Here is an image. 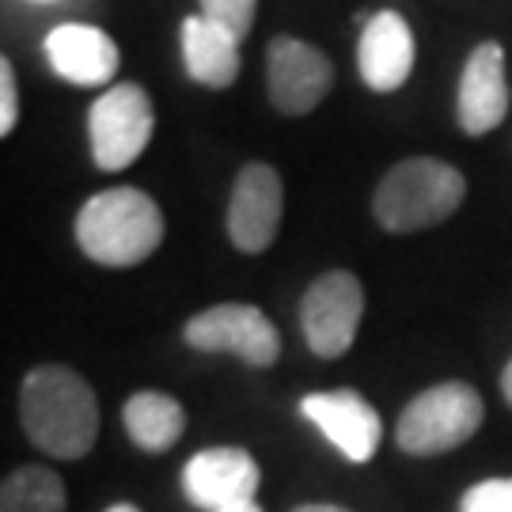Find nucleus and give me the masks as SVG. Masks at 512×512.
Instances as JSON below:
<instances>
[{"mask_svg": "<svg viewBox=\"0 0 512 512\" xmlns=\"http://www.w3.org/2000/svg\"><path fill=\"white\" fill-rule=\"evenodd\" d=\"M334 88V65L323 50L293 35H277L266 46V92L277 114L304 118Z\"/></svg>", "mask_w": 512, "mask_h": 512, "instance_id": "obj_8", "label": "nucleus"}, {"mask_svg": "<svg viewBox=\"0 0 512 512\" xmlns=\"http://www.w3.org/2000/svg\"><path fill=\"white\" fill-rule=\"evenodd\" d=\"M46 61L65 84L99 88L118 73V46L99 27L61 23L46 35Z\"/></svg>", "mask_w": 512, "mask_h": 512, "instance_id": "obj_14", "label": "nucleus"}, {"mask_svg": "<svg viewBox=\"0 0 512 512\" xmlns=\"http://www.w3.org/2000/svg\"><path fill=\"white\" fill-rule=\"evenodd\" d=\"M129 440L141 452H167L186 433V410L164 391H137L122 410Z\"/></svg>", "mask_w": 512, "mask_h": 512, "instance_id": "obj_16", "label": "nucleus"}, {"mask_svg": "<svg viewBox=\"0 0 512 512\" xmlns=\"http://www.w3.org/2000/svg\"><path fill=\"white\" fill-rule=\"evenodd\" d=\"M509 114V80H505V50L501 42H478L459 80L456 118L459 129L482 137L505 122Z\"/></svg>", "mask_w": 512, "mask_h": 512, "instance_id": "obj_12", "label": "nucleus"}, {"mask_svg": "<svg viewBox=\"0 0 512 512\" xmlns=\"http://www.w3.org/2000/svg\"><path fill=\"white\" fill-rule=\"evenodd\" d=\"M228 512H262L258 505H243V509H228Z\"/></svg>", "mask_w": 512, "mask_h": 512, "instance_id": "obj_24", "label": "nucleus"}, {"mask_svg": "<svg viewBox=\"0 0 512 512\" xmlns=\"http://www.w3.org/2000/svg\"><path fill=\"white\" fill-rule=\"evenodd\" d=\"M164 239L160 205L137 186H114L84 202L76 217V243L95 266L126 270L145 262Z\"/></svg>", "mask_w": 512, "mask_h": 512, "instance_id": "obj_2", "label": "nucleus"}, {"mask_svg": "<svg viewBox=\"0 0 512 512\" xmlns=\"http://www.w3.org/2000/svg\"><path fill=\"white\" fill-rule=\"evenodd\" d=\"M183 57L186 73L198 84L224 92L239 80L243 57H239V38L224 31L209 16H186L183 19Z\"/></svg>", "mask_w": 512, "mask_h": 512, "instance_id": "obj_15", "label": "nucleus"}, {"mask_svg": "<svg viewBox=\"0 0 512 512\" xmlns=\"http://www.w3.org/2000/svg\"><path fill=\"white\" fill-rule=\"evenodd\" d=\"M482 418L486 406L475 387L463 380H444L425 387L418 399H410L395 425V440L406 456H444L475 437Z\"/></svg>", "mask_w": 512, "mask_h": 512, "instance_id": "obj_4", "label": "nucleus"}, {"mask_svg": "<svg viewBox=\"0 0 512 512\" xmlns=\"http://www.w3.org/2000/svg\"><path fill=\"white\" fill-rule=\"evenodd\" d=\"M300 414H304L349 463H368V459L376 456V448H380V437H384L380 414H376L353 387L304 395V399H300Z\"/></svg>", "mask_w": 512, "mask_h": 512, "instance_id": "obj_11", "label": "nucleus"}, {"mask_svg": "<svg viewBox=\"0 0 512 512\" xmlns=\"http://www.w3.org/2000/svg\"><path fill=\"white\" fill-rule=\"evenodd\" d=\"M262 471L243 448H205L183 467V490L186 497L209 512H228L255 505Z\"/></svg>", "mask_w": 512, "mask_h": 512, "instance_id": "obj_10", "label": "nucleus"}, {"mask_svg": "<svg viewBox=\"0 0 512 512\" xmlns=\"http://www.w3.org/2000/svg\"><path fill=\"white\" fill-rule=\"evenodd\" d=\"M365 315V285L349 270H330L315 277L300 300V330L315 357L334 361L357 342V327Z\"/></svg>", "mask_w": 512, "mask_h": 512, "instance_id": "obj_6", "label": "nucleus"}, {"mask_svg": "<svg viewBox=\"0 0 512 512\" xmlns=\"http://www.w3.org/2000/svg\"><path fill=\"white\" fill-rule=\"evenodd\" d=\"M0 512H65V482L50 467H19L0 486Z\"/></svg>", "mask_w": 512, "mask_h": 512, "instance_id": "obj_17", "label": "nucleus"}, {"mask_svg": "<svg viewBox=\"0 0 512 512\" xmlns=\"http://www.w3.org/2000/svg\"><path fill=\"white\" fill-rule=\"evenodd\" d=\"M414 31L399 12H376L361 31L357 69L372 92H399L414 73Z\"/></svg>", "mask_w": 512, "mask_h": 512, "instance_id": "obj_13", "label": "nucleus"}, {"mask_svg": "<svg viewBox=\"0 0 512 512\" xmlns=\"http://www.w3.org/2000/svg\"><path fill=\"white\" fill-rule=\"evenodd\" d=\"M255 8L258 0H202V16L220 23L224 31H232L239 42L247 38L251 23H255Z\"/></svg>", "mask_w": 512, "mask_h": 512, "instance_id": "obj_18", "label": "nucleus"}, {"mask_svg": "<svg viewBox=\"0 0 512 512\" xmlns=\"http://www.w3.org/2000/svg\"><path fill=\"white\" fill-rule=\"evenodd\" d=\"M501 395H505V403L512 406V361L505 365V372H501Z\"/></svg>", "mask_w": 512, "mask_h": 512, "instance_id": "obj_21", "label": "nucleus"}, {"mask_svg": "<svg viewBox=\"0 0 512 512\" xmlns=\"http://www.w3.org/2000/svg\"><path fill=\"white\" fill-rule=\"evenodd\" d=\"M107 512H141L137 505H129V501H118V505H110Z\"/></svg>", "mask_w": 512, "mask_h": 512, "instance_id": "obj_23", "label": "nucleus"}, {"mask_svg": "<svg viewBox=\"0 0 512 512\" xmlns=\"http://www.w3.org/2000/svg\"><path fill=\"white\" fill-rule=\"evenodd\" d=\"M285 213V186L270 164H247L228 198V239L243 255L270 251Z\"/></svg>", "mask_w": 512, "mask_h": 512, "instance_id": "obj_9", "label": "nucleus"}, {"mask_svg": "<svg viewBox=\"0 0 512 512\" xmlns=\"http://www.w3.org/2000/svg\"><path fill=\"white\" fill-rule=\"evenodd\" d=\"M459 512H512V478H486L471 486Z\"/></svg>", "mask_w": 512, "mask_h": 512, "instance_id": "obj_19", "label": "nucleus"}, {"mask_svg": "<svg viewBox=\"0 0 512 512\" xmlns=\"http://www.w3.org/2000/svg\"><path fill=\"white\" fill-rule=\"evenodd\" d=\"M463 198H467V179L459 167L433 156H410L380 179L372 198V217L380 220L384 232L410 236L448 220L463 205Z\"/></svg>", "mask_w": 512, "mask_h": 512, "instance_id": "obj_3", "label": "nucleus"}, {"mask_svg": "<svg viewBox=\"0 0 512 512\" xmlns=\"http://www.w3.org/2000/svg\"><path fill=\"white\" fill-rule=\"evenodd\" d=\"M19 122V88H16V69L8 57H0V133H16Z\"/></svg>", "mask_w": 512, "mask_h": 512, "instance_id": "obj_20", "label": "nucleus"}, {"mask_svg": "<svg viewBox=\"0 0 512 512\" xmlns=\"http://www.w3.org/2000/svg\"><path fill=\"white\" fill-rule=\"evenodd\" d=\"M156 107L141 84H110L88 114V137L99 171H126L152 141Z\"/></svg>", "mask_w": 512, "mask_h": 512, "instance_id": "obj_5", "label": "nucleus"}, {"mask_svg": "<svg viewBox=\"0 0 512 512\" xmlns=\"http://www.w3.org/2000/svg\"><path fill=\"white\" fill-rule=\"evenodd\" d=\"M19 421L38 452L84 459L99 437V399L69 365H38L27 372L19 391Z\"/></svg>", "mask_w": 512, "mask_h": 512, "instance_id": "obj_1", "label": "nucleus"}, {"mask_svg": "<svg viewBox=\"0 0 512 512\" xmlns=\"http://www.w3.org/2000/svg\"><path fill=\"white\" fill-rule=\"evenodd\" d=\"M293 512H349V509H342V505H300Z\"/></svg>", "mask_w": 512, "mask_h": 512, "instance_id": "obj_22", "label": "nucleus"}, {"mask_svg": "<svg viewBox=\"0 0 512 512\" xmlns=\"http://www.w3.org/2000/svg\"><path fill=\"white\" fill-rule=\"evenodd\" d=\"M186 346L198 353H232L243 365L270 368L281 357V334L255 304H217L183 327Z\"/></svg>", "mask_w": 512, "mask_h": 512, "instance_id": "obj_7", "label": "nucleus"}]
</instances>
